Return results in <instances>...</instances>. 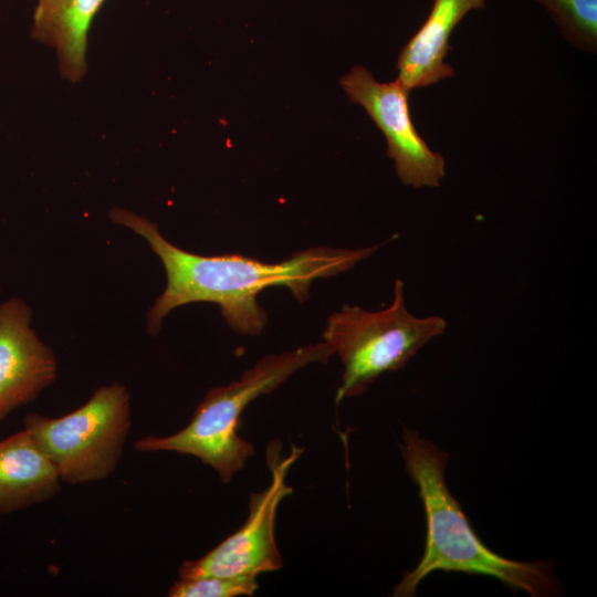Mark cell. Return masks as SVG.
I'll return each mask as SVG.
<instances>
[{"mask_svg": "<svg viewBox=\"0 0 597 597\" xmlns=\"http://www.w3.org/2000/svg\"><path fill=\"white\" fill-rule=\"evenodd\" d=\"M399 447L423 506L426 541L419 563L402 576L392 596H413L419 584L438 570L493 577L533 597L561 593L551 562L510 559L483 544L447 486L446 451L411 429H404Z\"/></svg>", "mask_w": 597, "mask_h": 597, "instance_id": "2", "label": "cell"}, {"mask_svg": "<svg viewBox=\"0 0 597 597\" xmlns=\"http://www.w3.org/2000/svg\"><path fill=\"white\" fill-rule=\"evenodd\" d=\"M60 475L32 434L23 429L0 440V514L54 498Z\"/></svg>", "mask_w": 597, "mask_h": 597, "instance_id": "10", "label": "cell"}, {"mask_svg": "<svg viewBox=\"0 0 597 597\" xmlns=\"http://www.w3.org/2000/svg\"><path fill=\"white\" fill-rule=\"evenodd\" d=\"M105 0H39L31 33L56 50L62 75L78 81L85 73L90 24Z\"/></svg>", "mask_w": 597, "mask_h": 597, "instance_id": "11", "label": "cell"}, {"mask_svg": "<svg viewBox=\"0 0 597 597\" xmlns=\"http://www.w3.org/2000/svg\"><path fill=\"white\" fill-rule=\"evenodd\" d=\"M447 328L443 317H419L405 304L404 283L397 279L391 304L369 312L347 304L327 318L324 339L344 366L336 404L364 394L387 371L404 368L432 338Z\"/></svg>", "mask_w": 597, "mask_h": 597, "instance_id": "4", "label": "cell"}, {"mask_svg": "<svg viewBox=\"0 0 597 597\" xmlns=\"http://www.w3.org/2000/svg\"><path fill=\"white\" fill-rule=\"evenodd\" d=\"M111 218L146 239L165 268L166 290L147 315L150 335L159 332L164 317L171 310L193 302H212L219 305L234 332L258 336L268 324L266 312L256 301L260 292L271 286H286L295 300L304 302L310 296L313 281L350 270L381 245L357 249L313 247L274 263L240 253L206 256L174 245L160 234L156 223L130 211L114 209Z\"/></svg>", "mask_w": 597, "mask_h": 597, "instance_id": "1", "label": "cell"}, {"mask_svg": "<svg viewBox=\"0 0 597 597\" xmlns=\"http://www.w3.org/2000/svg\"><path fill=\"white\" fill-rule=\"evenodd\" d=\"M543 4L565 39L577 49L597 51V0H535Z\"/></svg>", "mask_w": 597, "mask_h": 597, "instance_id": "12", "label": "cell"}, {"mask_svg": "<svg viewBox=\"0 0 597 597\" xmlns=\"http://www.w3.org/2000/svg\"><path fill=\"white\" fill-rule=\"evenodd\" d=\"M486 0H434L421 28L402 48L397 61V80L408 91L427 87L452 77L444 62L454 28L472 10L483 9Z\"/></svg>", "mask_w": 597, "mask_h": 597, "instance_id": "9", "label": "cell"}, {"mask_svg": "<svg viewBox=\"0 0 597 597\" xmlns=\"http://www.w3.org/2000/svg\"><path fill=\"white\" fill-rule=\"evenodd\" d=\"M281 449L279 440L268 444L271 483L263 491L251 494L249 515L243 525L202 557L185 561L179 567V577L259 576L282 567L274 536L276 511L281 501L293 493L285 476L303 448L292 444L286 457L282 455Z\"/></svg>", "mask_w": 597, "mask_h": 597, "instance_id": "6", "label": "cell"}, {"mask_svg": "<svg viewBox=\"0 0 597 597\" xmlns=\"http://www.w3.org/2000/svg\"><path fill=\"white\" fill-rule=\"evenodd\" d=\"M31 310L19 298L0 305V422L56 377V359L30 327Z\"/></svg>", "mask_w": 597, "mask_h": 597, "instance_id": "8", "label": "cell"}, {"mask_svg": "<svg viewBox=\"0 0 597 597\" xmlns=\"http://www.w3.org/2000/svg\"><path fill=\"white\" fill-rule=\"evenodd\" d=\"M258 576L179 577L168 591L169 597H234L252 596L259 585Z\"/></svg>", "mask_w": 597, "mask_h": 597, "instance_id": "13", "label": "cell"}, {"mask_svg": "<svg viewBox=\"0 0 597 597\" xmlns=\"http://www.w3.org/2000/svg\"><path fill=\"white\" fill-rule=\"evenodd\" d=\"M353 103L364 107L387 140V156L395 161L402 184L413 188L439 187L446 175L444 158L417 132L409 109L408 91L396 80L381 83L364 66H354L341 78Z\"/></svg>", "mask_w": 597, "mask_h": 597, "instance_id": "7", "label": "cell"}, {"mask_svg": "<svg viewBox=\"0 0 597 597\" xmlns=\"http://www.w3.org/2000/svg\"><path fill=\"white\" fill-rule=\"evenodd\" d=\"M333 354L332 347L323 342L266 355L240 379L209 389L184 429L170 436L140 438L134 448L139 452L171 451L193 455L228 483L254 453L252 443L238 434L240 417L247 406L275 390L301 368L313 363L326 364Z\"/></svg>", "mask_w": 597, "mask_h": 597, "instance_id": "3", "label": "cell"}, {"mask_svg": "<svg viewBox=\"0 0 597 597\" xmlns=\"http://www.w3.org/2000/svg\"><path fill=\"white\" fill-rule=\"evenodd\" d=\"M130 398L115 383L98 388L78 409L57 418L29 412L23 426L55 467L61 481H101L117 468L130 429Z\"/></svg>", "mask_w": 597, "mask_h": 597, "instance_id": "5", "label": "cell"}]
</instances>
